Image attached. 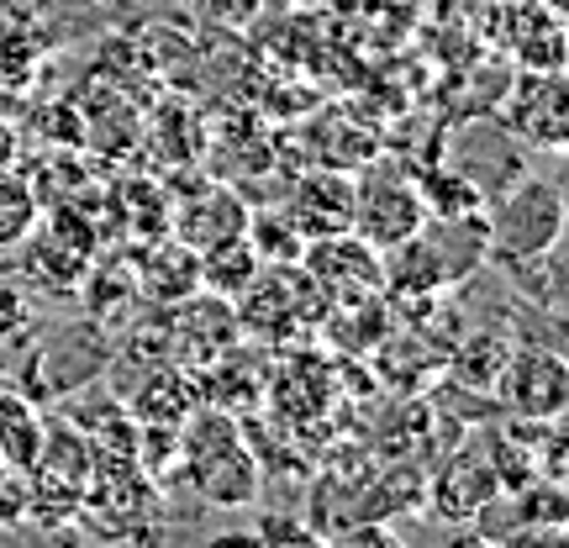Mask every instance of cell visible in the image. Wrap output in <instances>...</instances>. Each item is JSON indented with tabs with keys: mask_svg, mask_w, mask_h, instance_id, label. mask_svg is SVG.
I'll return each mask as SVG.
<instances>
[{
	"mask_svg": "<svg viewBox=\"0 0 569 548\" xmlns=\"http://www.w3.org/2000/svg\"><path fill=\"white\" fill-rule=\"evenodd\" d=\"M180 475L196 486L201 501L222 511L253 507L259 486H264L259 454L238 432V417H227L217 407H196L180 422Z\"/></svg>",
	"mask_w": 569,
	"mask_h": 548,
	"instance_id": "1",
	"label": "cell"
},
{
	"mask_svg": "<svg viewBox=\"0 0 569 548\" xmlns=\"http://www.w3.org/2000/svg\"><path fill=\"white\" fill-rule=\"evenodd\" d=\"M322 301L327 296L301 269V259H296V265H264L232 306H238L243 338H253V343H264V348H296L306 338H317Z\"/></svg>",
	"mask_w": 569,
	"mask_h": 548,
	"instance_id": "2",
	"label": "cell"
},
{
	"mask_svg": "<svg viewBox=\"0 0 569 548\" xmlns=\"http://www.w3.org/2000/svg\"><path fill=\"white\" fill-rule=\"evenodd\" d=\"M490 259L528 265L565 243V190L553 180H511L486 217Z\"/></svg>",
	"mask_w": 569,
	"mask_h": 548,
	"instance_id": "3",
	"label": "cell"
},
{
	"mask_svg": "<svg viewBox=\"0 0 569 548\" xmlns=\"http://www.w3.org/2000/svg\"><path fill=\"white\" fill-rule=\"evenodd\" d=\"M427 206L417 180H401L390 163H369L353 180V232L375 243L380 253L396 243H407L411 232H422Z\"/></svg>",
	"mask_w": 569,
	"mask_h": 548,
	"instance_id": "4",
	"label": "cell"
},
{
	"mask_svg": "<svg viewBox=\"0 0 569 548\" xmlns=\"http://www.w3.org/2000/svg\"><path fill=\"white\" fill-rule=\"evenodd\" d=\"M496 396L501 407L517 417V422H553L565 417L569 407V365L559 348L528 343V348H511L507 369L496 380Z\"/></svg>",
	"mask_w": 569,
	"mask_h": 548,
	"instance_id": "5",
	"label": "cell"
},
{
	"mask_svg": "<svg viewBox=\"0 0 569 548\" xmlns=\"http://www.w3.org/2000/svg\"><path fill=\"white\" fill-rule=\"evenodd\" d=\"M159 311H163V332H169V359L174 365L201 369L211 359H222L232 343H243L238 306L211 296V290H190L184 301L159 306Z\"/></svg>",
	"mask_w": 569,
	"mask_h": 548,
	"instance_id": "6",
	"label": "cell"
},
{
	"mask_svg": "<svg viewBox=\"0 0 569 548\" xmlns=\"http://www.w3.org/2000/svg\"><path fill=\"white\" fill-rule=\"evenodd\" d=\"M501 122H507V132L528 138V148L559 153L565 138H569L565 69H528V74L507 90V101H501Z\"/></svg>",
	"mask_w": 569,
	"mask_h": 548,
	"instance_id": "7",
	"label": "cell"
},
{
	"mask_svg": "<svg viewBox=\"0 0 569 548\" xmlns=\"http://www.w3.org/2000/svg\"><path fill=\"white\" fill-rule=\"evenodd\" d=\"M111 365V343H106V322L84 317L69 332H53L48 343L32 353V380H42L32 396H59V390L90 386L101 369Z\"/></svg>",
	"mask_w": 569,
	"mask_h": 548,
	"instance_id": "8",
	"label": "cell"
},
{
	"mask_svg": "<svg viewBox=\"0 0 569 548\" xmlns=\"http://www.w3.org/2000/svg\"><path fill=\"white\" fill-rule=\"evenodd\" d=\"M301 269L317 280L322 296H343V290H380V280H386L380 248L365 243L353 227L327 232V238H311V243L301 248Z\"/></svg>",
	"mask_w": 569,
	"mask_h": 548,
	"instance_id": "9",
	"label": "cell"
},
{
	"mask_svg": "<svg viewBox=\"0 0 569 548\" xmlns=\"http://www.w3.org/2000/svg\"><path fill=\"white\" fill-rule=\"evenodd\" d=\"M284 217L301 227V238H327V232H343L353 227V180L338 175V169H317V175H301L290 201H284Z\"/></svg>",
	"mask_w": 569,
	"mask_h": 548,
	"instance_id": "10",
	"label": "cell"
},
{
	"mask_svg": "<svg viewBox=\"0 0 569 548\" xmlns=\"http://www.w3.org/2000/svg\"><path fill=\"white\" fill-rule=\"evenodd\" d=\"M248 211L243 196L238 190H227V185H201L190 201L169 217V232L180 238L184 248H211V243H222V238H238V232H248Z\"/></svg>",
	"mask_w": 569,
	"mask_h": 548,
	"instance_id": "11",
	"label": "cell"
},
{
	"mask_svg": "<svg viewBox=\"0 0 569 548\" xmlns=\"http://www.w3.org/2000/svg\"><path fill=\"white\" fill-rule=\"evenodd\" d=\"M138 301L148 306H174L184 301L190 290H201V269H196V248H184L174 232H163V238H153L148 243V253H142L138 265Z\"/></svg>",
	"mask_w": 569,
	"mask_h": 548,
	"instance_id": "12",
	"label": "cell"
},
{
	"mask_svg": "<svg viewBox=\"0 0 569 548\" xmlns=\"http://www.w3.org/2000/svg\"><path fill=\"white\" fill-rule=\"evenodd\" d=\"M196 407H201L196 369L184 375V365H153L142 375V386L127 396V411L138 417V427H180Z\"/></svg>",
	"mask_w": 569,
	"mask_h": 548,
	"instance_id": "13",
	"label": "cell"
},
{
	"mask_svg": "<svg viewBox=\"0 0 569 548\" xmlns=\"http://www.w3.org/2000/svg\"><path fill=\"white\" fill-rule=\"evenodd\" d=\"M496 490L501 486H496L490 454H453V459L443 465V475L432 480V490H422V496H432V511H438V517L469 522Z\"/></svg>",
	"mask_w": 569,
	"mask_h": 548,
	"instance_id": "14",
	"label": "cell"
},
{
	"mask_svg": "<svg viewBox=\"0 0 569 548\" xmlns=\"http://www.w3.org/2000/svg\"><path fill=\"white\" fill-rule=\"evenodd\" d=\"M196 269H201V290L222 296V301H238L248 285H253V275L264 269V259H259V248L248 243V232H238V238H222V243L201 248Z\"/></svg>",
	"mask_w": 569,
	"mask_h": 548,
	"instance_id": "15",
	"label": "cell"
},
{
	"mask_svg": "<svg viewBox=\"0 0 569 548\" xmlns=\"http://www.w3.org/2000/svg\"><path fill=\"white\" fill-rule=\"evenodd\" d=\"M38 444H42V411L32 407V396L0 390V465L27 475V465L38 459Z\"/></svg>",
	"mask_w": 569,
	"mask_h": 548,
	"instance_id": "16",
	"label": "cell"
},
{
	"mask_svg": "<svg viewBox=\"0 0 569 548\" xmlns=\"http://www.w3.org/2000/svg\"><path fill=\"white\" fill-rule=\"evenodd\" d=\"M507 359H511V343L501 338V332H475V338H465V343L448 353L443 365L453 369V380H459V386L496 390V380H501Z\"/></svg>",
	"mask_w": 569,
	"mask_h": 548,
	"instance_id": "17",
	"label": "cell"
},
{
	"mask_svg": "<svg viewBox=\"0 0 569 548\" xmlns=\"http://www.w3.org/2000/svg\"><path fill=\"white\" fill-rule=\"evenodd\" d=\"M417 190H422V206L432 222H438V217L486 211V190H480V180H475L469 169H427L422 180H417Z\"/></svg>",
	"mask_w": 569,
	"mask_h": 548,
	"instance_id": "18",
	"label": "cell"
},
{
	"mask_svg": "<svg viewBox=\"0 0 569 548\" xmlns=\"http://www.w3.org/2000/svg\"><path fill=\"white\" fill-rule=\"evenodd\" d=\"M248 243L259 248V259L264 265H296L301 259V248H306V238H301V227L284 217V206L280 211H259V217H248Z\"/></svg>",
	"mask_w": 569,
	"mask_h": 548,
	"instance_id": "19",
	"label": "cell"
},
{
	"mask_svg": "<svg viewBox=\"0 0 569 548\" xmlns=\"http://www.w3.org/2000/svg\"><path fill=\"white\" fill-rule=\"evenodd\" d=\"M259 538H264V544H317L322 532L311 528V522H301V517H264V522H259Z\"/></svg>",
	"mask_w": 569,
	"mask_h": 548,
	"instance_id": "20",
	"label": "cell"
},
{
	"mask_svg": "<svg viewBox=\"0 0 569 548\" xmlns=\"http://www.w3.org/2000/svg\"><path fill=\"white\" fill-rule=\"evenodd\" d=\"M21 327H27V301L17 290H0V338H17Z\"/></svg>",
	"mask_w": 569,
	"mask_h": 548,
	"instance_id": "21",
	"label": "cell"
}]
</instances>
